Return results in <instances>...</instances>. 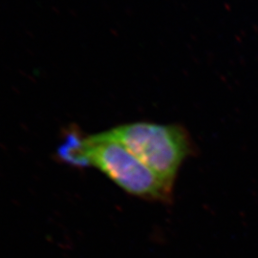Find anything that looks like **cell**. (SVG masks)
I'll use <instances>...</instances> for the list:
<instances>
[{"label": "cell", "mask_w": 258, "mask_h": 258, "mask_svg": "<svg viewBox=\"0 0 258 258\" xmlns=\"http://www.w3.org/2000/svg\"><path fill=\"white\" fill-rule=\"evenodd\" d=\"M83 153L89 166L101 169L126 192L155 202L172 201L174 184L154 173L109 131L83 139Z\"/></svg>", "instance_id": "cell-1"}, {"label": "cell", "mask_w": 258, "mask_h": 258, "mask_svg": "<svg viewBox=\"0 0 258 258\" xmlns=\"http://www.w3.org/2000/svg\"><path fill=\"white\" fill-rule=\"evenodd\" d=\"M59 158L70 165L79 167L88 166V162L83 153V139L77 133H70L57 150Z\"/></svg>", "instance_id": "cell-3"}, {"label": "cell", "mask_w": 258, "mask_h": 258, "mask_svg": "<svg viewBox=\"0 0 258 258\" xmlns=\"http://www.w3.org/2000/svg\"><path fill=\"white\" fill-rule=\"evenodd\" d=\"M109 133L154 173L173 184L180 167L195 150L188 132L177 124L134 122Z\"/></svg>", "instance_id": "cell-2"}]
</instances>
